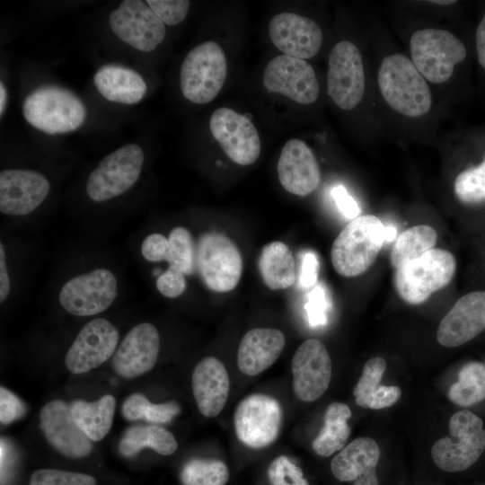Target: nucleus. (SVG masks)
Here are the masks:
<instances>
[{
	"instance_id": "nucleus-7",
	"label": "nucleus",
	"mask_w": 485,
	"mask_h": 485,
	"mask_svg": "<svg viewBox=\"0 0 485 485\" xmlns=\"http://www.w3.org/2000/svg\"><path fill=\"white\" fill-rule=\"evenodd\" d=\"M412 62L422 76L434 84L446 82L456 64L466 57L463 43L453 33L438 29L416 31L410 37Z\"/></svg>"
},
{
	"instance_id": "nucleus-34",
	"label": "nucleus",
	"mask_w": 485,
	"mask_h": 485,
	"mask_svg": "<svg viewBox=\"0 0 485 485\" xmlns=\"http://www.w3.org/2000/svg\"><path fill=\"white\" fill-rule=\"evenodd\" d=\"M181 411L174 401L152 403L144 394L133 393L123 402L121 413L125 419L135 421L145 419L150 423L165 424L171 422Z\"/></svg>"
},
{
	"instance_id": "nucleus-32",
	"label": "nucleus",
	"mask_w": 485,
	"mask_h": 485,
	"mask_svg": "<svg viewBox=\"0 0 485 485\" xmlns=\"http://www.w3.org/2000/svg\"><path fill=\"white\" fill-rule=\"evenodd\" d=\"M437 240L436 230L426 225L404 230L396 239L391 252V264L398 269L433 249Z\"/></svg>"
},
{
	"instance_id": "nucleus-25",
	"label": "nucleus",
	"mask_w": 485,
	"mask_h": 485,
	"mask_svg": "<svg viewBox=\"0 0 485 485\" xmlns=\"http://www.w3.org/2000/svg\"><path fill=\"white\" fill-rule=\"evenodd\" d=\"M379 458L377 443L370 437H358L332 458L331 470L340 481H354L353 485H378L376 466Z\"/></svg>"
},
{
	"instance_id": "nucleus-21",
	"label": "nucleus",
	"mask_w": 485,
	"mask_h": 485,
	"mask_svg": "<svg viewBox=\"0 0 485 485\" xmlns=\"http://www.w3.org/2000/svg\"><path fill=\"white\" fill-rule=\"evenodd\" d=\"M269 33L272 43L285 55L304 60L315 56L322 43L319 25L294 13L276 14L269 22Z\"/></svg>"
},
{
	"instance_id": "nucleus-47",
	"label": "nucleus",
	"mask_w": 485,
	"mask_h": 485,
	"mask_svg": "<svg viewBox=\"0 0 485 485\" xmlns=\"http://www.w3.org/2000/svg\"><path fill=\"white\" fill-rule=\"evenodd\" d=\"M331 194L338 208L346 218L352 220L359 216L360 208L357 203L343 185L335 186Z\"/></svg>"
},
{
	"instance_id": "nucleus-40",
	"label": "nucleus",
	"mask_w": 485,
	"mask_h": 485,
	"mask_svg": "<svg viewBox=\"0 0 485 485\" xmlns=\"http://www.w3.org/2000/svg\"><path fill=\"white\" fill-rule=\"evenodd\" d=\"M268 477L271 485H309L302 470L285 455L271 462Z\"/></svg>"
},
{
	"instance_id": "nucleus-12",
	"label": "nucleus",
	"mask_w": 485,
	"mask_h": 485,
	"mask_svg": "<svg viewBox=\"0 0 485 485\" xmlns=\"http://www.w3.org/2000/svg\"><path fill=\"white\" fill-rule=\"evenodd\" d=\"M327 93L344 110L354 109L365 93L363 61L357 46L348 40L337 43L329 57Z\"/></svg>"
},
{
	"instance_id": "nucleus-18",
	"label": "nucleus",
	"mask_w": 485,
	"mask_h": 485,
	"mask_svg": "<svg viewBox=\"0 0 485 485\" xmlns=\"http://www.w3.org/2000/svg\"><path fill=\"white\" fill-rule=\"evenodd\" d=\"M40 427L48 444L66 457L84 458L92 452V440L75 423L70 405L61 400L41 408Z\"/></svg>"
},
{
	"instance_id": "nucleus-37",
	"label": "nucleus",
	"mask_w": 485,
	"mask_h": 485,
	"mask_svg": "<svg viewBox=\"0 0 485 485\" xmlns=\"http://www.w3.org/2000/svg\"><path fill=\"white\" fill-rule=\"evenodd\" d=\"M385 369L386 361L384 358L375 357L367 360L353 390V395L357 405L369 409L373 396L380 387L381 379Z\"/></svg>"
},
{
	"instance_id": "nucleus-52",
	"label": "nucleus",
	"mask_w": 485,
	"mask_h": 485,
	"mask_svg": "<svg viewBox=\"0 0 485 485\" xmlns=\"http://www.w3.org/2000/svg\"><path fill=\"white\" fill-rule=\"evenodd\" d=\"M396 234H397V230L394 226L392 225H387L385 226V230H384V239H385V242H392L395 239L396 237Z\"/></svg>"
},
{
	"instance_id": "nucleus-9",
	"label": "nucleus",
	"mask_w": 485,
	"mask_h": 485,
	"mask_svg": "<svg viewBox=\"0 0 485 485\" xmlns=\"http://www.w3.org/2000/svg\"><path fill=\"white\" fill-rule=\"evenodd\" d=\"M283 411L275 398L256 393L242 399L234 415V427L238 439L251 448H263L278 436Z\"/></svg>"
},
{
	"instance_id": "nucleus-50",
	"label": "nucleus",
	"mask_w": 485,
	"mask_h": 485,
	"mask_svg": "<svg viewBox=\"0 0 485 485\" xmlns=\"http://www.w3.org/2000/svg\"><path fill=\"white\" fill-rule=\"evenodd\" d=\"M476 48L479 63L485 68V14L476 31Z\"/></svg>"
},
{
	"instance_id": "nucleus-24",
	"label": "nucleus",
	"mask_w": 485,
	"mask_h": 485,
	"mask_svg": "<svg viewBox=\"0 0 485 485\" xmlns=\"http://www.w3.org/2000/svg\"><path fill=\"white\" fill-rule=\"evenodd\" d=\"M191 387L199 412L207 418L216 417L226 403L230 389L225 365L215 357L202 358L193 370Z\"/></svg>"
},
{
	"instance_id": "nucleus-3",
	"label": "nucleus",
	"mask_w": 485,
	"mask_h": 485,
	"mask_svg": "<svg viewBox=\"0 0 485 485\" xmlns=\"http://www.w3.org/2000/svg\"><path fill=\"white\" fill-rule=\"evenodd\" d=\"M456 269L454 256L448 251L431 249L395 270L394 287L406 303L419 304L446 287Z\"/></svg>"
},
{
	"instance_id": "nucleus-14",
	"label": "nucleus",
	"mask_w": 485,
	"mask_h": 485,
	"mask_svg": "<svg viewBox=\"0 0 485 485\" xmlns=\"http://www.w3.org/2000/svg\"><path fill=\"white\" fill-rule=\"evenodd\" d=\"M263 85L268 93L285 95L300 104L313 103L319 96V83L313 66L304 59L285 54L268 63Z\"/></svg>"
},
{
	"instance_id": "nucleus-11",
	"label": "nucleus",
	"mask_w": 485,
	"mask_h": 485,
	"mask_svg": "<svg viewBox=\"0 0 485 485\" xmlns=\"http://www.w3.org/2000/svg\"><path fill=\"white\" fill-rule=\"evenodd\" d=\"M198 266L205 285L215 292L233 290L242 272V255L227 236L209 233L198 242Z\"/></svg>"
},
{
	"instance_id": "nucleus-6",
	"label": "nucleus",
	"mask_w": 485,
	"mask_h": 485,
	"mask_svg": "<svg viewBox=\"0 0 485 485\" xmlns=\"http://www.w3.org/2000/svg\"><path fill=\"white\" fill-rule=\"evenodd\" d=\"M226 74L227 62L223 48L215 41H205L192 48L181 64V93L193 103H208L221 91Z\"/></svg>"
},
{
	"instance_id": "nucleus-13",
	"label": "nucleus",
	"mask_w": 485,
	"mask_h": 485,
	"mask_svg": "<svg viewBox=\"0 0 485 485\" xmlns=\"http://www.w3.org/2000/svg\"><path fill=\"white\" fill-rule=\"evenodd\" d=\"M109 20L111 30L120 40L143 52L154 50L165 36L164 23L140 0L122 1Z\"/></svg>"
},
{
	"instance_id": "nucleus-35",
	"label": "nucleus",
	"mask_w": 485,
	"mask_h": 485,
	"mask_svg": "<svg viewBox=\"0 0 485 485\" xmlns=\"http://www.w3.org/2000/svg\"><path fill=\"white\" fill-rule=\"evenodd\" d=\"M183 485H225L229 479V470L221 461L194 459L181 469Z\"/></svg>"
},
{
	"instance_id": "nucleus-45",
	"label": "nucleus",
	"mask_w": 485,
	"mask_h": 485,
	"mask_svg": "<svg viewBox=\"0 0 485 485\" xmlns=\"http://www.w3.org/2000/svg\"><path fill=\"white\" fill-rule=\"evenodd\" d=\"M169 240L164 235L154 233L147 235L142 242L141 253L148 261L168 260Z\"/></svg>"
},
{
	"instance_id": "nucleus-19",
	"label": "nucleus",
	"mask_w": 485,
	"mask_h": 485,
	"mask_svg": "<svg viewBox=\"0 0 485 485\" xmlns=\"http://www.w3.org/2000/svg\"><path fill=\"white\" fill-rule=\"evenodd\" d=\"M49 190V181L38 172L3 170L0 172V211L8 216H26L42 204Z\"/></svg>"
},
{
	"instance_id": "nucleus-8",
	"label": "nucleus",
	"mask_w": 485,
	"mask_h": 485,
	"mask_svg": "<svg viewBox=\"0 0 485 485\" xmlns=\"http://www.w3.org/2000/svg\"><path fill=\"white\" fill-rule=\"evenodd\" d=\"M144 159L142 148L136 144L123 146L105 156L87 179L89 198L104 202L124 194L137 181Z\"/></svg>"
},
{
	"instance_id": "nucleus-49",
	"label": "nucleus",
	"mask_w": 485,
	"mask_h": 485,
	"mask_svg": "<svg viewBox=\"0 0 485 485\" xmlns=\"http://www.w3.org/2000/svg\"><path fill=\"white\" fill-rule=\"evenodd\" d=\"M11 291V282L7 269L5 250L3 242H0V302L4 303Z\"/></svg>"
},
{
	"instance_id": "nucleus-42",
	"label": "nucleus",
	"mask_w": 485,
	"mask_h": 485,
	"mask_svg": "<svg viewBox=\"0 0 485 485\" xmlns=\"http://www.w3.org/2000/svg\"><path fill=\"white\" fill-rule=\"evenodd\" d=\"M327 292L322 284H316L307 295V302L304 305L308 322L311 326L324 325L327 322V312L329 309Z\"/></svg>"
},
{
	"instance_id": "nucleus-20",
	"label": "nucleus",
	"mask_w": 485,
	"mask_h": 485,
	"mask_svg": "<svg viewBox=\"0 0 485 485\" xmlns=\"http://www.w3.org/2000/svg\"><path fill=\"white\" fill-rule=\"evenodd\" d=\"M160 350V336L155 326L142 322L124 337L112 357V367L119 376L136 378L155 365Z\"/></svg>"
},
{
	"instance_id": "nucleus-29",
	"label": "nucleus",
	"mask_w": 485,
	"mask_h": 485,
	"mask_svg": "<svg viewBox=\"0 0 485 485\" xmlns=\"http://www.w3.org/2000/svg\"><path fill=\"white\" fill-rule=\"evenodd\" d=\"M258 267L264 284L270 289H285L295 282L293 254L282 242H273L262 248Z\"/></svg>"
},
{
	"instance_id": "nucleus-27",
	"label": "nucleus",
	"mask_w": 485,
	"mask_h": 485,
	"mask_svg": "<svg viewBox=\"0 0 485 485\" xmlns=\"http://www.w3.org/2000/svg\"><path fill=\"white\" fill-rule=\"evenodd\" d=\"M99 93L110 101L123 104L138 102L146 92V84L133 69L118 65H106L94 75Z\"/></svg>"
},
{
	"instance_id": "nucleus-38",
	"label": "nucleus",
	"mask_w": 485,
	"mask_h": 485,
	"mask_svg": "<svg viewBox=\"0 0 485 485\" xmlns=\"http://www.w3.org/2000/svg\"><path fill=\"white\" fill-rule=\"evenodd\" d=\"M454 193L463 203L485 200V159L480 165L458 174L454 181Z\"/></svg>"
},
{
	"instance_id": "nucleus-16",
	"label": "nucleus",
	"mask_w": 485,
	"mask_h": 485,
	"mask_svg": "<svg viewBox=\"0 0 485 485\" xmlns=\"http://www.w3.org/2000/svg\"><path fill=\"white\" fill-rule=\"evenodd\" d=\"M117 328L104 318L87 322L68 348L65 364L73 374L87 373L106 362L119 342Z\"/></svg>"
},
{
	"instance_id": "nucleus-41",
	"label": "nucleus",
	"mask_w": 485,
	"mask_h": 485,
	"mask_svg": "<svg viewBox=\"0 0 485 485\" xmlns=\"http://www.w3.org/2000/svg\"><path fill=\"white\" fill-rule=\"evenodd\" d=\"M146 4L167 25H177L186 17L190 7L187 0H147Z\"/></svg>"
},
{
	"instance_id": "nucleus-48",
	"label": "nucleus",
	"mask_w": 485,
	"mask_h": 485,
	"mask_svg": "<svg viewBox=\"0 0 485 485\" xmlns=\"http://www.w3.org/2000/svg\"><path fill=\"white\" fill-rule=\"evenodd\" d=\"M401 396V389L396 385H380L375 392L369 409L381 410L395 404Z\"/></svg>"
},
{
	"instance_id": "nucleus-39",
	"label": "nucleus",
	"mask_w": 485,
	"mask_h": 485,
	"mask_svg": "<svg viewBox=\"0 0 485 485\" xmlns=\"http://www.w3.org/2000/svg\"><path fill=\"white\" fill-rule=\"evenodd\" d=\"M30 485H96V481L85 473L40 469L31 474Z\"/></svg>"
},
{
	"instance_id": "nucleus-46",
	"label": "nucleus",
	"mask_w": 485,
	"mask_h": 485,
	"mask_svg": "<svg viewBox=\"0 0 485 485\" xmlns=\"http://www.w3.org/2000/svg\"><path fill=\"white\" fill-rule=\"evenodd\" d=\"M319 260L313 251H306L302 256L299 285L304 288H309L317 284L319 273Z\"/></svg>"
},
{
	"instance_id": "nucleus-53",
	"label": "nucleus",
	"mask_w": 485,
	"mask_h": 485,
	"mask_svg": "<svg viewBox=\"0 0 485 485\" xmlns=\"http://www.w3.org/2000/svg\"><path fill=\"white\" fill-rule=\"evenodd\" d=\"M431 3H434V4H454L455 3V1H453V0H443V1H440V0H436V1H430Z\"/></svg>"
},
{
	"instance_id": "nucleus-22",
	"label": "nucleus",
	"mask_w": 485,
	"mask_h": 485,
	"mask_svg": "<svg viewBox=\"0 0 485 485\" xmlns=\"http://www.w3.org/2000/svg\"><path fill=\"white\" fill-rule=\"evenodd\" d=\"M485 329V291H473L460 297L443 317L436 331L440 345L461 346Z\"/></svg>"
},
{
	"instance_id": "nucleus-1",
	"label": "nucleus",
	"mask_w": 485,
	"mask_h": 485,
	"mask_svg": "<svg viewBox=\"0 0 485 485\" xmlns=\"http://www.w3.org/2000/svg\"><path fill=\"white\" fill-rule=\"evenodd\" d=\"M384 230L385 225L373 215L350 220L331 246V259L336 272L352 278L367 270L385 242Z\"/></svg>"
},
{
	"instance_id": "nucleus-23",
	"label": "nucleus",
	"mask_w": 485,
	"mask_h": 485,
	"mask_svg": "<svg viewBox=\"0 0 485 485\" xmlns=\"http://www.w3.org/2000/svg\"><path fill=\"white\" fill-rule=\"evenodd\" d=\"M278 180L288 192L306 196L321 182V171L311 148L300 139H290L283 146L277 165Z\"/></svg>"
},
{
	"instance_id": "nucleus-2",
	"label": "nucleus",
	"mask_w": 485,
	"mask_h": 485,
	"mask_svg": "<svg viewBox=\"0 0 485 485\" xmlns=\"http://www.w3.org/2000/svg\"><path fill=\"white\" fill-rule=\"evenodd\" d=\"M381 93L394 110L408 117H419L429 111L430 89L415 65L402 54L385 57L379 67Z\"/></svg>"
},
{
	"instance_id": "nucleus-5",
	"label": "nucleus",
	"mask_w": 485,
	"mask_h": 485,
	"mask_svg": "<svg viewBox=\"0 0 485 485\" xmlns=\"http://www.w3.org/2000/svg\"><path fill=\"white\" fill-rule=\"evenodd\" d=\"M485 450L482 419L468 410L451 416L449 436L438 439L431 448L435 464L450 472H461L474 464Z\"/></svg>"
},
{
	"instance_id": "nucleus-31",
	"label": "nucleus",
	"mask_w": 485,
	"mask_h": 485,
	"mask_svg": "<svg viewBox=\"0 0 485 485\" xmlns=\"http://www.w3.org/2000/svg\"><path fill=\"white\" fill-rule=\"evenodd\" d=\"M145 447L162 455H171L177 450L178 444L171 432L156 425L131 427L119 443V453L127 457L137 454Z\"/></svg>"
},
{
	"instance_id": "nucleus-43",
	"label": "nucleus",
	"mask_w": 485,
	"mask_h": 485,
	"mask_svg": "<svg viewBox=\"0 0 485 485\" xmlns=\"http://www.w3.org/2000/svg\"><path fill=\"white\" fill-rule=\"evenodd\" d=\"M184 275L180 269L169 266L156 279L157 290L169 298L180 296L186 289Z\"/></svg>"
},
{
	"instance_id": "nucleus-33",
	"label": "nucleus",
	"mask_w": 485,
	"mask_h": 485,
	"mask_svg": "<svg viewBox=\"0 0 485 485\" xmlns=\"http://www.w3.org/2000/svg\"><path fill=\"white\" fill-rule=\"evenodd\" d=\"M447 396L461 407H469L485 399V366L478 361L465 364L458 373V381L451 385Z\"/></svg>"
},
{
	"instance_id": "nucleus-4",
	"label": "nucleus",
	"mask_w": 485,
	"mask_h": 485,
	"mask_svg": "<svg viewBox=\"0 0 485 485\" xmlns=\"http://www.w3.org/2000/svg\"><path fill=\"white\" fill-rule=\"evenodd\" d=\"M22 111L27 122L48 134L74 131L83 125L86 115L78 97L55 85L41 86L29 94Z\"/></svg>"
},
{
	"instance_id": "nucleus-15",
	"label": "nucleus",
	"mask_w": 485,
	"mask_h": 485,
	"mask_svg": "<svg viewBox=\"0 0 485 485\" xmlns=\"http://www.w3.org/2000/svg\"><path fill=\"white\" fill-rule=\"evenodd\" d=\"M212 136L225 154L240 165H250L260 154V139L253 123L232 109L216 110L209 121Z\"/></svg>"
},
{
	"instance_id": "nucleus-28",
	"label": "nucleus",
	"mask_w": 485,
	"mask_h": 485,
	"mask_svg": "<svg viewBox=\"0 0 485 485\" xmlns=\"http://www.w3.org/2000/svg\"><path fill=\"white\" fill-rule=\"evenodd\" d=\"M69 405L75 423L92 441L98 442L106 436L116 408V399L111 394L92 402L75 400Z\"/></svg>"
},
{
	"instance_id": "nucleus-10",
	"label": "nucleus",
	"mask_w": 485,
	"mask_h": 485,
	"mask_svg": "<svg viewBox=\"0 0 485 485\" xmlns=\"http://www.w3.org/2000/svg\"><path fill=\"white\" fill-rule=\"evenodd\" d=\"M118 295L115 275L104 268L76 275L61 287V306L75 316H91L108 309Z\"/></svg>"
},
{
	"instance_id": "nucleus-26",
	"label": "nucleus",
	"mask_w": 485,
	"mask_h": 485,
	"mask_svg": "<svg viewBox=\"0 0 485 485\" xmlns=\"http://www.w3.org/2000/svg\"><path fill=\"white\" fill-rule=\"evenodd\" d=\"M286 338L282 331L272 328H255L242 337L237 352L239 370L247 375H256L272 366L282 353Z\"/></svg>"
},
{
	"instance_id": "nucleus-51",
	"label": "nucleus",
	"mask_w": 485,
	"mask_h": 485,
	"mask_svg": "<svg viewBox=\"0 0 485 485\" xmlns=\"http://www.w3.org/2000/svg\"><path fill=\"white\" fill-rule=\"evenodd\" d=\"M6 99H7L6 89L4 84L1 82L0 83V114L1 116L3 115L4 108H5Z\"/></svg>"
},
{
	"instance_id": "nucleus-30",
	"label": "nucleus",
	"mask_w": 485,
	"mask_h": 485,
	"mask_svg": "<svg viewBox=\"0 0 485 485\" xmlns=\"http://www.w3.org/2000/svg\"><path fill=\"white\" fill-rule=\"evenodd\" d=\"M350 417L351 410L346 403L334 401L328 406L324 425L312 443L315 454L328 457L345 446L351 433L348 424Z\"/></svg>"
},
{
	"instance_id": "nucleus-36",
	"label": "nucleus",
	"mask_w": 485,
	"mask_h": 485,
	"mask_svg": "<svg viewBox=\"0 0 485 485\" xmlns=\"http://www.w3.org/2000/svg\"><path fill=\"white\" fill-rule=\"evenodd\" d=\"M168 262L184 274L190 275L194 270L195 250L191 234L184 227L173 228L168 237Z\"/></svg>"
},
{
	"instance_id": "nucleus-44",
	"label": "nucleus",
	"mask_w": 485,
	"mask_h": 485,
	"mask_svg": "<svg viewBox=\"0 0 485 485\" xmlns=\"http://www.w3.org/2000/svg\"><path fill=\"white\" fill-rule=\"evenodd\" d=\"M26 406L13 392L4 387L0 388V421L10 424L24 416Z\"/></svg>"
},
{
	"instance_id": "nucleus-54",
	"label": "nucleus",
	"mask_w": 485,
	"mask_h": 485,
	"mask_svg": "<svg viewBox=\"0 0 485 485\" xmlns=\"http://www.w3.org/2000/svg\"><path fill=\"white\" fill-rule=\"evenodd\" d=\"M484 366H485V363H484Z\"/></svg>"
},
{
	"instance_id": "nucleus-17",
	"label": "nucleus",
	"mask_w": 485,
	"mask_h": 485,
	"mask_svg": "<svg viewBox=\"0 0 485 485\" xmlns=\"http://www.w3.org/2000/svg\"><path fill=\"white\" fill-rule=\"evenodd\" d=\"M291 371L297 399L304 402L318 400L331 378V361L325 345L317 339L304 340L293 356Z\"/></svg>"
}]
</instances>
